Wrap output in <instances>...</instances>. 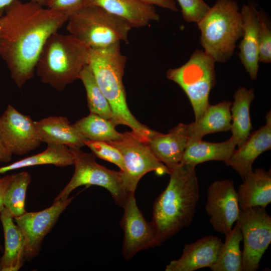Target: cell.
<instances>
[{"label": "cell", "instance_id": "obj_1", "mask_svg": "<svg viewBox=\"0 0 271 271\" xmlns=\"http://www.w3.org/2000/svg\"><path fill=\"white\" fill-rule=\"evenodd\" d=\"M43 6L31 0H14L4 8L0 18V56L20 88L34 76L48 38L71 15Z\"/></svg>", "mask_w": 271, "mask_h": 271}, {"label": "cell", "instance_id": "obj_2", "mask_svg": "<svg viewBox=\"0 0 271 271\" xmlns=\"http://www.w3.org/2000/svg\"><path fill=\"white\" fill-rule=\"evenodd\" d=\"M169 174V183L153 208L151 222L160 244L190 225L199 199L195 166L180 164Z\"/></svg>", "mask_w": 271, "mask_h": 271}, {"label": "cell", "instance_id": "obj_3", "mask_svg": "<svg viewBox=\"0 0 271 271\" xmlns=\"http://www.w3.org/2000/svg\"><path fill=\"white\" fill-rule=\"evenodd\" d=\"M126 58L120 43L100 49H90L88 65L113 113V124L129 126L141 139L148 142L158 133L139 121L129 110L122 78Z\"/></svg>", "mask_w": 271, "mask_h": 271}, {"label": "cell", "instance_id": "obj_4", "mask_svg": "<svg viewBox=\"0 0 271 271\" xmlns=\"http://www.w3.org/2000/svg\"><path fill=\"white\" fill-rule=\"evenodd\" d=\"M89 50L74 36L58 32L45 43L38 58L36 72L42 82L58 91L77 79L88 64Z\"/></svg>", "mask_w": 271, "mask_h": 271}, {"label": "cell", "instance_id": "obj_5", "mask_svg": "<svg viewBox=\"0 0 271 271\" xmlns=\"http://www.w3.org/2000/svg\"><path fill=\"white\" fill-rule=\"evenodd\" d=\"M197 24L204 52L215 63L227 61L243 35L242 15L237 2L217 0Z\"/></svg>", "mask_w": 271, "mask_h": 271}, {"label": "cell", "instance_id": "obj_6", "mask_svg": "<svg viewBox=\"0 0 271 271\" xmlns=\"http://www.w3.org/2000/svg\"><path fill=\"white\" fill-rule=\"evenodd\" d=\"M67 30L90 49L104 48L128 43L132 28L124 19L97 6H82L67 21Z\"/></svg>", "mask_w": 271, "mask_h": 271}, {"label": "cell", "instance_id": "obj_7", "mask_svg": "<svg viewBox=\"0 0 271 271\" xmlns=\"http://www.w3.org/2000/svg\"><path fill=\"white\" fill-rule=\"evenodd\" d=\"M215 64L203 50L197 49L184 65L167 72V78L179 85L187 95L195 120L210 105L209 94L216 83Z\"/></svg>", "mask_w": 271, "mask_h": 271}, {"label": "cell", "instance_id": "obj_8", "mask_svg": "<svg viewBox=\"0 0 271 271\" xmlns=\"http://www.w3.org/2000/svg\"><path fill=\"white\" fill-rule=\"evenodd\" d=\"M75 166L74 174L68 183L54 201L69 198L70 194L81 186L96 185L106 189L116 205L123 207L129 194L126 191L122 173L98 164L92 153H87L78 148H69Z\"/></svg>", "mask_w": 271, "mask_h": 271}, {"label": "cell", "instance_id": "obj_9", "mask_svg": "<svg viewBox=\"0 0 271 271\" xmlns=\"http://www.w3.org/2000/svg\"><path fill=\"white\" fill-rule=\"evenodd\" d=\"M121 152L124 170L121 171L123 185L129 194H135L139 182L147 173L155 171L158 175L169 174V169L155 157L148 143L133 131L122 133L118 140L107 142Z\"/></svg>", "mask_w": 271, "mask_h": 271}, {"label": "cell", "instance_id": "obj_10", "mask_svg": "<svg viewBox=\"0 0 271 271\" xmlns=\"http://www.w3.org/2000/svg\"><path fill=\"white\" fill-rule=\"evenodd\" d=\"M236 222L243 242L242 271H255L271 242V217L265 208L253 207L240 210Z\"/></svg>", "mask_w": 271, "mask_h": 271}, {"label": "cell", "instance_id": "obj_11", "mask_svg": "<svg viewBox=\"0 0 271 271\" xmlns=\"http://www.w3.org/2000/svg\"><path fill=\"white\" fill-rule=\"evenodd\" d=\"M120 226L123 231L122 254L129 260L139 251L160 245L152 222H148L137 203L135 194L129 195L122 207Z\"/></svg>", "mask_w": 271, "mask_h": 271}, {"label": "cell", "instance_id": "obj_12", "mask_svg": "<svg viewBox=\"0 0 271 271\" xmlns=\"http://www.w3.org/2000/svg\"><path fill=\"white\" fill-rule=\"evenodd\" d=\"M0 140L10 153L17 155L28 154L42 143L35 121L10 104L0 115Z\"/></svg>", "mask_w": 271, "mask_h": 271}, {"label": "cell", "instance_id": "obj_13", "mask_svg": "<svg viewBox=\"0 0 271 271\" xmlns=\"http://www.w3.org/2000/svg\"><path fill=\"white\" fill-rule=\"evenodd\" d=\"M73 198L72 197L54 201L50 207L43 210L26 212L14 218L25 238V260L30 261L38 255L44 238Z\"/></svg>", "mask_w": 271, "mask_h": 271}, {"label": "cell", "instance_id": "obj_14", "mask_svg": "<svg viewBox=\"0 0 271 271\" xmlns=\"http://www.w3.org/2000/svg\"><path fill=\"white\" fill-rule=\"evenodd\" d=\"M205 210L216 231L225 235L231 230L240 211L232 180H216L209 185Z\"/></svg>", "mask_w": 271, "mask_h": 271}, {"label": "cell", "instance_id": "obj_15", "mask_svg": "<svg viewBox=\"0 0 271 271\" xmlns=\"http://www.w3.org/2000/svg\"><path fill=\"white\" fill-rule=\"evenodd\" d=\"M222 244L217 236H204L186 244L181 257L168 264L166 271H194L210 267L216 261Z\"/></svg>", "mask_w": 271, "mask_h": 271}, {"label": "cell", "instance_id": "obj_16", "mask_svg": "<svg viewBox=\"0 0 271 271\" xmlns=\"http://www.w3.org/2000/svg\"><path fill=\"white\" fill-rule=\"evenodd\" d=\"M265 124L250 133L245 142L224 163L231 167L243 179L252 171V165L262 153L271 148V112L265 116Z\"/></svg>", "mask_w": 271, "mask_h": 271}, {"label": "cell", "instance_id": "obj_17", "mask_svg": "<svg viewBox=\"0 0 271 271\" xmlns=\"http://www.w3.org/2000/svg\"><path fill=\"white\" fill-rule=\"evenodd\" d=\"M232 102L224 100L214 105H209L201 116L194 122L179 123L189 142L201 140L206 134L230 130Z\"/></svg>", "mask_w": 271, "mask_h": 271}, {"label": "cell", "instance_id": "obj_18", "mask_svg": "<svg viewBox=\"0 0 271 271\" xmlns=\"http://www.w3.org/2000/svg\"><path fill=\"white\" fill-rule=\"evenodd\" d=\"M91 6L124 19L131 28L145 27L151 21L160 20L154 6L139 0H83L81 7Z\"/></svg>", "mask_w": 271, "mask_h": 271}, {"label": "cell", "instance_id": "obj_19", "mask_svg": "<svg viewBox=\"0 0 271 271\" xmlns=\"http://www.w3.org/2000/svg\"><path fill=\"white\" fill-rule=\"evenodd\" d=\"M242 39L239 45L241 63L252 80L256 79L259 67L258 23L253 5H243Z\"/></svg>", "mask_w": 271, "mask_h": 271}, {"label": "cell", "instance_id": "obj_20", "mask_svg": "<svg viewBox=\"0 0 271 271\" xmlns=\"http://www.w3.org/2000/svg\"><path fill=\"white\" fill-rule=\"evenodd\" d=\"M5 249L0 257V271H18L25 261V242L23 234L14 222V217L5 207L0 212Z\"/></svg>", "mask_w": 271, "mask_h": 271}, {"label": "cell", "instance_id": "obj_21", "mask_svg": "<svg viewBox=\"0 0 271 271\" xmlns=\"http://www.w3.org/2000/svg\"><path fill=\"white\" fill-rule=\"evenodd\" d=\"M42 142L81 148L87 140L68 119L63 116H50L35 121Z\"/></svg>", "mask_w": 271, "mask_h": 271}, {"label": "cell", "instance_id": "obj_22", "mask_svg": "<svg viewBox=\"0 0 271 271\" xmlns=\"http://www.w3.org/2000/svg\"><path fill=\"white\" fill-rule=\"evenodd\" d=\"M240 210L265 208L271 202V172L257 168L243 179L237 191Z\"/></svg>", "mask_w": 271, "mask_h": 271}, {"label": "cell", "instance_id": "obj_23", "mask_svg": "<svg viewBox=\"0 0 271 271\" xmlns=\"http://www.w3.org/2000/svg\"><path fill=\"white\" fill-rule=\"evenodd\" d=\"M188 142L178 124L168 133L158 132L148 144L157 159L170 170L181 164Z\"/></svg>", "mask_w": 271, "mask_h": 271}, {"label": "cell", "instance_id": "obj_24", "mask_svg": "<svg viewBox=\"0 0 271 271\" xmlns=\"http://www.w3.org/2000/svg\"><path fill=\"white\" fill-rule=\"evenodd\" d=\"M236 144L232 138L220 143H210L201 140L188 143L181 164L195 166L210 161L224 162L231 157Z\"/></svg>", "mask_w": 271, "mask_h": 271}, {"label": "cell", "instance_id": "obj_25", "mask_svg": "<svg viewBox=\"0 0 271 271\" xmlns=\"http://www.w3.org/2000/svg\"><path fill=\"white\" fill-rule=\"evenodd\" d=\"M234 101L230 107L231 138L240 147L250 133L252 125L250 117V106L254 98L253 88H239L235 92Z\"/></svg>", "mask_w": 271, "mask_h": 271}, {"label": "cell", "instance_id": "obj_26", "mask_svg": "<svg viewBox=\"0 0 271 271\" xmlns=\"http://www.w3.org/2000/svg\"><path fill=\"white\" fill-rule=\"evenodd\" d=\"M42 165L65 167L73 165V158L67 146L49 144L47 149L41 153L0 167V174L18 169Z\"/></svg>", "mask_w": 271, "mask_h": 271}, {"label": "cell", "instance_id": "obj_27", "mask_svg": "<svg viewBox=\"0 0 271 271\" xmlns=\"http://www.w3.org/2000/svg\"><path fill=\"white\" fill-rule=\"evenodd\" d=\"M216 262L210 267L213 271H242V251L240 243L242 240L238 223L225 234Z\"/></svg>", "mask_w": 271, "mask_h": 271}, {"label": "cell", "instance_id": "obj_28", "mask_svg": "<svg viewBox=\"0 0 271 271\" xmlns=\"http://www.w3.org/2000/svg\"><path fill=\"white\" fill-rule=\"evenodd\" d=\"M73 125L87 140L108 142L119 139L122 135L111 121L92 113L78 120Z\"/></svg>", "mask_w": 271, "mask_h": 271}, {"label": "cell", "instance_id": "obj_29", "mask_svg": "<svg viewBox=\"0 0 271 271\" xmlns=\"http://www.w3.org/2000/svg\"><path fill=\"white\" fill-rule=\"evenodd\" d=\"M79 79L86 90L90 113L97 114L112 122L113 116L111 107L99 88L88 64L81 71Z\"/></svg>", "mask_w": 271, "mask_h": 271}, {"label": "cell", "instance_id": "obj_30", "mask_svg": "<svg viewBox=\"0 0 271 271\" xmlns=\"http://www.w3.org/2000/svg\"><path fill=\"white\" fill-rule=\"evenodd\" d=\"M31 180V174L28 172H22L14 174L6 191L4 205L14 218L26 212L25 208L26 195Z\"/></svg>", "mask_w": 271, "mask_h": 271}, {"label": "cell", "instance_id": "obj_31", "mask_svg": "<svg viewBox=\"0 0 271 271\" xmlns=\"http://www.w3.org/2000/svg\"><path fill=\"white\" fill-rule=\"evenodd\" d=\"M255 12L258 23L259 61L264 63L271 62V29L269 19L263 10Z\"/></svg>", "mask_w": 271, "mask_h": 271}, {"label": "cell", "instance_id": "obj_32", "mask_svg": "<svg viewBox=\"0 0 271 271\" xmlns=\"http://www.w3.org/2000/svg\"><path fill=\"white\" fill-rule=\"evenodd\" d=\"M85 145L95 156L116 165L121 171L124 170L122 154L115 147L107 142L90 140H86Z\"/></svg>", "mask_w": 271, "mask_h": 271}, {"label": "cell", "instance_id": "obj_33", "mask_svg": "<svg viewBox=\"0 0 271 271\" xmlns=\"http://www.w3.org/2000/svg\"><path fill=\"white\" fill-rule=\"evenodd\" d=\"M184 20L187 23H198L209 10L204 0H177Z\"/></svg>", "mask_w": 271, "mask_h": 271}, {"label": "cell", "instance_id": "obj_34", "mask_svg": "<svg viewBox=\"0 0 271 271\" xmlns=\"http://www.w3.org/2000/svg\"><path fill=\"white\" fill-rule=\"evenodd\" d=\"M83 0H48V8L70 12L71 14L81 7Z\"/></svg>", "mask_w": 271, "mask_h": 271}, {"label": "cell", "instance_id": "obj_35", "mask_svg": "<svg viewBox=\"0 0 271 271\" xmlns=\"http://www.w3.org/2000/svg\"><path fill=\"white\" fill-rule=\"evenodd\" d=\"M147 4L158 6L172 11H178L175 2L173 0H139Z\"/></svg>", "mask_w": 271, "mask_h": 271}, {"label": "cell", "instance_id": "obj_36", "mask_svg": "<svg viewBox=\"0 0 271 271\" xmlns=\"http://www.w3.org/2000/svg\"><path fill=\"white\" fill-rule=\"evenodd\" d=\"M14 176L13 175H8L0 178V212L4 207V199L6 191ZM1 246L0 244V249Z\"/></svg>", "mask_w": 271, "mask_h": 271}, {"label": "cell", "instance_id": "obj_37", "mask_svg": "<svg viewBox=\"0 0 271 271\" xmlns=\"http://www.w3.org/2000/svg\"><path fill=\"white\" fill-rule=\"evenodd\" d=\"M12 156V155L5 148L0 140V162H9L11 160Z\"/></svg>", "mask_w": 271, "mask_h": 271}, {"label": "cell", "instance_id": "obj_38", "mask_svg": "<svg viewBox=\"0 0 271 271\" xmlns=\"http://www.w3.org/2000/svg\"><path fill=\"white\" fill-rule=\"evenodd\" d=\"M14 0H0V9H4ZM36 2L43 6H46L48 0H31Z\"/></svg>", "mask_w": 271, "mask_h": 271}, {"label": "cell", "instance_id": "obj_39", "mask_svg": "<svg viewBox=\"0 0 271 271\" xmlns=\"http://www.w3.org/2000/svg\"><path fill=\"white\" fill-rule=\"evenodd\" d=\"M4 9H0V18L4 13Z\"/></svg>", "mask_w": 271, "mask_h": 271}]
</instances>
